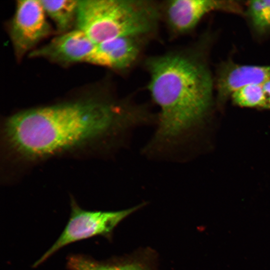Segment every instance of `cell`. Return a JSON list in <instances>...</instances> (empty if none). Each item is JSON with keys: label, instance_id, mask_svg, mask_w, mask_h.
<instances>
[{"label": "cell", "instance_id": "obj_1", "mask_svg": "<svg viewBox=\"0 0 270 270\" xmlns=\"http://www.w3.org/2000/svg\"><path fill=\"white\" fill-rule=\"evenodd\" d=\"M150 120V112L140 105L90 99L16 112L6 120L2 132L9 152L21 160L34 162L113 141Z\"/></svg>", "mask_w": 270, "mask_h": 270}, {"label": "cell", "instance_id": "obj_2", "mask_svg": "<svg viewBox=\"0 0 270 270\" xmlns=\"http://www.w3.org/2000/svg\"><path fill=\"white\" fill-rule=\"evenodd\" d=\"M198 52L186 48L146 61L148 90L160 110L156 131L144 150L148 156H168L188 146L209 113L213 82Z\"/></svg>", "mask_w": 270, "mask_h": 270}, {"label": "cell", "instance_id": "obj_3", "mask_svg": "<svg viewBox=\"0 0 270 270\" xmlns=\"http://www.w3.org/2000/svg\"><path fill=\"white\" fill-rule=\"evenodd\" d=\"M161 18V4L155 1L83 0L76 25L98 44L118 37L152 36Z\"/></svg>", "mask_w": 270, "mask_h": 270}, {"label": "cell", "instance_id": "obj_4", "mask_svg": "<svg viewBox=\"0 0 270 270\" xmlns=\"http://www.w3.org/2000/svg\"><path fill=\"white\" fill-rule=\"evenodd\" d=\"M71 212L64 230L54 244L34 263L36 267L62 247L96 236H110L114 228L124 218L140 208L138 205L118 211H90L82 209L74 199Z\"/></svg>", "mask_w": 270, "mask_h": 270}, {"label": "cell", "instance_id": "obj_5", "mask_svg": "<svg viewBox=\"0 0 270 270\" xmlns=\"http://www.w3.org/2000/svg\"><path fill=\"white\" fill-rule=\"evenodd\" d=\"M40 0H19L10 28V36L20 59L52 32Z\"/></svg>", "mask_w": 270, "mask_h": 270}, {"label": "cell", "instance_id": "obj_6", "mask_svg": "<svg viewBox=\"0 0 270 270\" xmlns=\"http://www.w3.org/2000/svg\"><path fill=\"white\" fill-rule=\"evenodd\" d=\"M216 10L242 12L240 6L232 0H170L161 4L162 18L170 32L176 36L191 32L204 16Z\"/></svg>", "mask_w": 270, "mask_h": 270}, {"label": "cell", "instance_id": "obj_7", "mask_svg": "<svg viewBox=\"0 0 270 270\" xmlns=\"http://www.w3.org/2000/svg\"><path fill=\"white\" fill-rule=\"evenodd\" d=\"M96 45L85 33L76 28L60 34L46 44L32 50L28 56L63 64L86 62Z\"/></svg>", "mask_w": 270, "mask_h": 270}, {"label": "cell", "instance_id": "obj_8", "mask_svg": "<svg viewBox=\"0 0 270 270\" xmlns=\"http://www.w3.org/2000/svg\"><path fill=\"white\" fill-rule=\"evenodd\" d=\"M148 38L129 36L98 44L86 62L116 70H126L138 60Z\"/></svg>", "mask_w": 270, "mask_h": 270}, {"label": "cell", "instance_id": "obj_9", "mask_svg": "<svg viewBox=\"0 0 270 270\" xmlns=\"http://www.w3.org/2000/svg\"><path fill=\"white\" fill-rule=\"evenodd\" d=\"M270 80V65L240 64L232 62L222 64L216 80L218 101L224 104L240 88L252 84H263Z\"/></svg>", "mask_w": 270, "mask_h": 270}, {"label": "cell", "instance_id": "obj_10", "mask_svg": "<svg viewBox=\"0 0 270 270\" xmlns=\"http://www.w3.org/2000/svg\"><path fill=\"white\" fill-rule=\"evenodd\" d=\"M152 264L144 255L99 262L85 256L73 254L68 257L66 262L70 270H155Z\"/></svg>", "mask_w": 270, "mask_h": 270}, {"label": "cell", "instance_id": "obj_11", "mask_svg": "<svg viewBox=\"0 0 270 270\" xmlns=\"http://www.w3.org/2000/svg\"><path fill=\"white\" fill-rule=\"evenodd\" d=\"M46 15L53 21L57 30L62 34L76 24L79 0H40Z\"/></svg>", "mask_w": 270, "mask_h": 270}, {"label": "cell", "instance_id": "obj_12", "mask_svg": "<svg viewBox=\"0 0 270 270\" xmlns=\"http://www.w3.org/2000/svg\"><path fill=\"white\" fill-rule=\"evenodd\" d=\"M236 105L244 108L268 109L266 97L262 84H248L235 90L231 95Z\"/></svg>", "mask_w": 270, "mask_h": 270}, {"label": "cell", "instance_id": "obj_13", "mask_svg": "<svg viewBox=\"0 0 270 270\" xmlns=\"http://www.w3.org/2000/svg\"><path fill=\"white\" fill-rule=\"evenodd\" d=\"M247 12L254 28L256 31L264 32L270 30L262 0L248 1L247 4Z\"/></svg>", "mask_w": 270, "mask_h": 270}, {"label": "cell", "instance_id": "obj_14", "mask_svg": "<svg viewBox=\"0 0 270 270\" xmlns=\"http://www.w3.org/2000/svg\"><path fill=\"white\" fill-rule=\"evenodd\" d=\"M267 100L268 109L270 110V80L262 84Z\"/></svg>", "mask_w": 270, "mask_h": 270}, {"label": "cell", "instance_id": "obj_15", "mask_svg": "<svg viewBox=\"0 0 270 270\" xmlns=\"http://www.w3.org/2000/svg\"><path fill=\"white\" fill-rule=\"evenodd\" d=\"M266 18L270 29V0H262Z\"/></svg>", "mask_w": 270, "mask_h": 270}]
</instances>
